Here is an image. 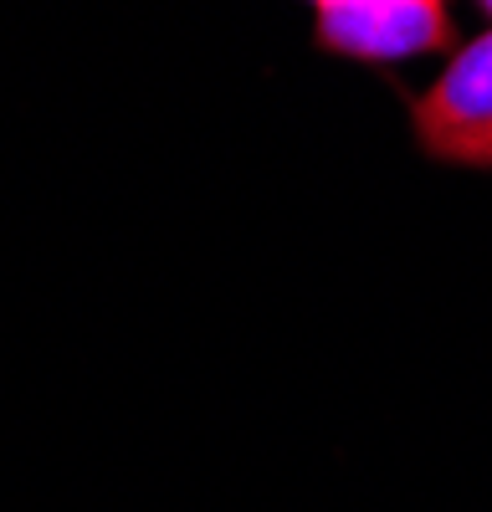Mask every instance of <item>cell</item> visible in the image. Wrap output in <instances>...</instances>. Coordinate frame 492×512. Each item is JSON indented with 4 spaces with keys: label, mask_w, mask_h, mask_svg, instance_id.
Instances as JSON below:
<instances>
[{
    "label": "cell",
    "mask_w": 492,
    "mask_h": 512,
    "mask_svg": "<svg viewBox=\"0 0 492 512\" xmlns=\"http://www.w3.org/2000/svg\"><path fill=\"white\" fill-rule=\"evenodd\" d=\"M410 128L426 159L492 169V26L462 41L446 67L410 98Z\"/></svg>",
    "instance_id": "1"
},
{
    "label": "cell",
    "mask_w": 492,
    "mask_h": 512,
    "mask_svg": "<svg viewBox=\"0 0 492 512\" xmlns=\"http://www.w3.org/2000/svg\"><path fill=\"white\" fill-rule=\"evenodd\" d=\"M313 47L339 62L400 67L457 52V21L441 0H318Z\"/></svg>",
    "instance_id": "2"
},
{
    "label": "cell",
    "mask_w": 492,
    "mask_h": 512,
    "mask_svg": "<svg viewBox=\"0 0 492 512\" xmlns=\"http://www.w3.org/2000/svg\"><path fill=\"white\" fill-rule=\"evenodd\" d=\"M482 16H487V26H492V0H487V6H482Z\"/></svg>",
    "instance_id": "3"
}]
</instances>
